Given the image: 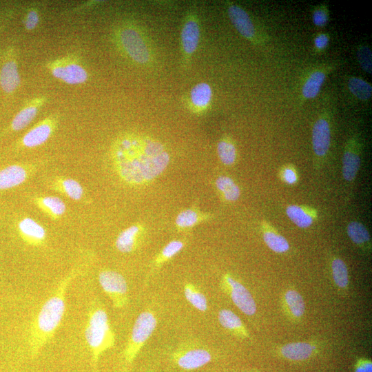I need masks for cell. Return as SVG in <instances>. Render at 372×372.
Wrapping results in <instances>:
<instances>
[{
	"label": "cell",
	"instance_id": "1",
	"mask_svg": "<svg viewBox=\"0 0 372 372\" xmlns=\"http://www.w3.org/2000/svg\"><path fill=\"white\" fill-rule=\"evenodd\" d=\"M111 156L119 177L132 185L152 181L165 171L170 161L162 143L135 134L118 137L112 147Z\"/></svg>",
	"mask_w": 372,
	"mask_h": 372
},
{
	"label": "cell",
	"instance_id": "2",
	"mask_svg": "<svg viewBox=\"0 0 372 372\" xmlns=\"http://www.w3.org/2000/svg\"><path fill=\"white\" fill-rule=\"evenodd\" d=\"M78 273V269H74L61 280L32 319L28 335V344L32 358L36 357L51 340L59 327L65 311L66 291Z\"/></svg>",
	"mask_w": 372,
	"mask_h": 372
},
{
	"label": "cell",
	"instance_id": "3",
	"mask_svg": "<svg viewBox=\"0 0 372 372\" xmlns=\"http://www.w3.org/2000/svg\"><path fill=\"white\" fill-rule=\"evenodd\" d=\"M114 41L120 51L133 63L151 67L155 63V51L146 32L131 22L120 24L114 30Z\"/></svg>",
	"mask_w": 372,
	"mask_h": 372
},
{
	"label": "cell",
	"instance_id": "4",
	"mask_svg": "<svg viewBox=\"0 0 372 372\" xmlns=\"http://www.w3.org/2000/svg\"><path fill=\"white\" fill-rule=\"evenodd\" d=\"M84 334L91 352L92 364L96 369L101 354L115 344V335L107 313L101 304L94 303L90 307Z\"/></svg>",
	"mask_w": 372,
	"mask_h": 372
},
{
	"label": "cell",
	"instance_id": "5",
	"mask_svg": "<svg viewBox=\"0 0 372 372\" xmlns=\"http://www.w3.org/2000/svg\"><path fill=\"white\" fill-rule=\"evenodd\" d=\"M157 325L155 315L150 311L141 312L136 318L123 351L127 364L133 362L141 349L152 336Z\"/></svg>",
	"mask_w": 372,
	"mask_h": 372
},
{
	"label": "cell",
	"instance_id": "6",
	"mask_svg": "<svg viewBox=\"0 0 372 372\" xmlns=\"http://www.w3.org/2000/svg\"><path fill=\"white\" fill-rule=\"evenodd\" d=\"M332 112L324 107L313 123L311 134L312 149L315 168H320L325 161L331 146Z\"/></svg>",
	"mask_w": 372,
	"mask_h": 372
},
{
	"label": "cell",
	"instance_id": "7",
	"mask_svg": "<svg viewBox=\"0 0 372 372\" xmlns=\"http://www.w3.org/2000/svg\"><path fill=\"white\" fill-rule=\"evenodd\" d=\"M200 39V23L195 9H189L183 18L180 44L182 63L186 67L198 50Z\"/></svg>",
	"mask_w": 372,
	"mask_h": 372
},
{
	"label": "cell",
	"instance_id": "8",
	"mask_svg": "<svg viewBox=\"0 0 372 372\" xmlns=\"http://www.w3.org/2000/svg\"><path fill=\"white\" fill-rule=\"evenodd\" d=\"M99 282L114 308L121 309L127 304L128 287L122 274L111 269H103L99 273Z\"/></svg>",
	"mask_w": 372,
	"mask_h": 372
},
{
	"label": "cell",
	"instance_id": "9",
	"mask_svg": "<svg viewBox=\"0 0 372 372\" xmlns=\"http://www.w3.org/2000/svg\"><path fill=\"white\" fill-rule=\"evenodd\" d=\"M48 68L57 79L70 85L81 84L88 79V73L78 59L70 56L48 63Z\"/></svg>",
	"mask_w": 372,
	"mask_h": 372
},
{
	"label": "cell",
	"instance_id": "10",
	"mask_svg": "<svg viewBox=\"0 0 372 372\" xmlns=\"http://www.w3.org/2000/svg\"><path fill=\"white\" fill-rule=\"evenodd\" d=\"M225 7L229 19L237 32L252 45H262L263 39L249 14L240 5L231 1H226Z\"/></svg>",
	"mask_w": 372,
	"mask_h": 372
},
{
	"label": "cell",
	"instance_id": "11",
	"mask_svg": "<svg viewBox=\"0 0 372 372\" xmlns=\"http://www.w3.org/2000/svg\"><path fill=\"white\" fill-rule=\"evenodd\" d=\"M337 65V62L321 63L315 65L307 72L302 81L301 103L317 96L327 77Z\"/></svg>",
	"mask_w": 372,
	"mask_h": 372
},
{
	"label": "cell",
	"instance_id": "12",
	"mask_svg": "<svg viewBox=\"0 0 372 372\" xmlns=\"http://www.w3.org/2000/svg\"><path fill=\"white\" fill-rule=\"evenodd\" d=\"M212 359L207 349L194 345H183L176 349L172 355V361L184 370H195L208 364Z\"/></svg>",
	"mask_w": 372,
	"mask_h": 372
},
{
	"label": "cell",
	"instance_id": "13",
	"mask_svg": "<svg viewBox=\"0 0 372 372\" xmlns=\"http://www.w3.org/2000/svg\"><path fill=\"white\" fill-rule=\"evenodd\" d=\"M362 141L358 133H354L347 140L342 159V173L347 182L355 180L361 164Z\"/></svg>",
	"mask_w": 372,
	"mask_h": 372
},
{
	"label": "cell",
	"instance_id": "14",
	"mask_svg": "<svg viewBox=\"0 0 372 372\" xmlns=\"http://www.w3.org/2000/svg\"><path fill=\"white\" fill-rule=\"evenodd\" d=\"M59 123L57 116L51 115L37 123L19 140V147L31 149L45 143L56 130Z\"/></svg>",
	"mask_w": 372,
	"mask_h": 372
},
{
	"label": "cell",
	"instance_id": "15",
	"mask_svg": "<svg viewBox=\"0 0 372 372\" xmlns=\"http://www.w3.org/2000/svg\"><path fill=\"white\" fill-rule=\"evenodd\" d=\"M223 287L229 294L234 304L245 314L252 316L256 311V304L248 289L230 275L223 279Z\"/></svg>",
	"mask_w": 372,
	"mask_h": 372
},
{
	"label": "cell",
	"instance_id": "16",
	"mask_svg": "<svg viewBox=\"0 0 372 372\" xmlns=\"http://www.w3.org/2000/svg\"><path fill=\"white\" fill-rule=\"evenodd\" d=\"M36 165L14 164L0 169V191L19 186L36 172Z\"/></svg>",
	"mask_w": 372,
	"mask_h": 372
},
{
	"label": "cell",
	"instance_id": "17",
	"mask_svg": "<svg viewBox=\"0 0 372 372\" xmlns=\"http://www.w3.org/2000/svg\"><path fill=\"white\" fill-rule=\"evenodd\" d=\"M213 99V90L207 82H200L190 90L186 97V107L193 114L201 115L210 107Z\"/></svg>",
	"mask_w": 372,
	"mask_h": 372
},
{
	"label": "cell",
	"instance_id": "18",
	"mask_svg": "<svg viewBox=\"0 0 372 372\" xmlns=\"http://www.w3.org/2000/svg\"><path fill=\"white\" fill-rule=\"evenodd\" d=\"M17 231L21 240L28 245L39 247L45 242V228L32 218L21 219L17 224Z\"/></svg>",
	"mask_w": 372,
	"mask_h": 372
},
{
	"label": "cell",
	"instance_id": "19",
	"mask_svg": "<svg viewBox=\"0 0 372 372\" xmlns=\"http://www.w3.org/2000/svg\"><path fill=\"white\" fill-rule=\"evenodd\" d=\"M46 100V97L43 96L30 99L12 119L10 126V130L19 132L26 127L36 117Z\"/></svg>",
	"mask_w": 372,
	"mask_h": 372
},
{
	"label": "cell",
	"instance_id": "20",
	"mask_svg": "<svg viewBox=\"0 0 372 372\" xmlns=\"http://www.w3.org/2000/svg\"><path fill=\"white\" fill-rule=\"evenodd\" d=\"M143 234L144 228L141 225H131L118 235L115 247L121 253H131L138 247Z\"/></svg>",
	"mask_w": 372,
	"mask_h": 372
},
{
	"label": "cell",
	"instance_id": "21",
	"mask_svg": "<svg viewBox=\"0 0 372 372\" xmlns=\"http://www.w3.org/2000/svg\"><path fill=\"white\" fill-rule=\"evenodd\" d=\"M32 203L54 220L60 219L66 211V205L63 200L55 196H36L33 197Z\"/></svg>",
	"mask_w": 372,
	"mask_h": 372
},
{
	"label": "cell",
	"instance_id": "22",
	"mask_svg": "<svg viewBox=\"0 0 372 372\" xmlns=\"http://www.w3.org/2000/svg\"><path fill=\"white\" fill-rule=\"evenodd\" d=\"M48 186L52 190L74 200H80L84 195L82 185L76 180L72 178L54 177L50 180Z\"/></svg>",
	"mask_w": 372,
	"mask_h": 372
},
{
	"label": "cell",
	"instance_id": "23",
	"mask_svg": "<svg viewBox=\"0 0 372 372\" xmlns=\"http://www.w3.org/2000/svg\"><path fill=\"white\" fill-rule=\"evenodd\" d=\"M290 220L300 228L309 227L318 219L317 210L309 206L291 205L286 208Z\"/></svg>",
	"mask_w": 372,
	"mask_h": 372
},
{
	"label": "cell",
	"instance_id": "24",
	"mask_svg": "<svg viewBox=\"0 0 372 372\" xmlns=\"http://www.w3.org/2000/svg\"><path fill=\"white\" fill-rule=\"evenodd\" d=\"M262 238L267 247L276 253L282 254L289 249V244L287 240L266 220H262L261 223Z\"/></svg>",
	"mask_w": 372,
	"mask_h": 372
},
{
	"label": "cell",
	"instance_id": "25",
	"mask_svg": "<svg viewBox=\"0 0 372 372\" xmlns=\"http://www.w3.org/2000/svg\"><path fill=\"white\" fill-rule=\"evenodd\" d=\"M21 83L18 65L15 60H9L2 65L0 71V85L2 90L11 93L15 91Z\"/></svg>",
	"mask_w": 372,
	"mask_h": 372
},
{
	"label": "cell",
	"instance_id": "26",
	"mask_svg": "<svg viewBox=\"0 0 372 372\" xmlns=\"http://www.w3.org/2000/svg\"><path fill=\"white\" fill-rule=\"evenodd\" d=\"M313 349L311 344L307 342H291L281 348V354L290 360H304L311 356Z\"/></svg>",
	"mask_w": 372,
	"mask_h": 372
},
{
	"label": "cell",
	"instance_id": "27",
	"mask_svg": "<svg viewBox=\"0 0 372 372\" xmlns=\"http://www.w3.org/2000/svg\"><path fill=\"white\" fill-rule=\"evenodd\" d=\"M217 154L220 162L226 166L235 164L238 152L232 138L228 136L222 137L217 143Z\"/></svg>",
	"mask_w": 372,
	"mask_h": 372
},
{
	"label": "cell",
	"instance_id": "28",
	"mask_svg": "<svg viewBox=\"0 0 372 372\" xmlns=\"http://www.w3.org/2000/svg\"><path fill=\"white\" fill-rule=\"evenodd\" d=\"M347 233L355 245L365 249L371 245V237L367 228L359 221H351L347 227Z\"/></svg>",
	"mask_w": 372,
	"mask_h": 372
},
{
	"label": "cell",
	"instance_id": "29",
	"mask_svg": "<svg viewBox=\"0 0 372 372\" xmlns=\"http://www.w3.org/2000/svg\"><path fill=\"white\" fill-rule=\"evenodd\" d=\"M218 191L225 201H236L240 196V189L235 181L227 176H218L215 182Z\"/></svg>",
	"mask_w": 372,
	"mask_h": 372
},
{
	"label": "cell",
	"instance_id": "30",
	"mask_svg": "<svg viewBox=\"0 0 372 372\" xmlns=\"http://www.w3.org/2000/svg\"><path fill=\"white\" fill-rule=\"evenodd\" d=\"M185 299L196 309L205 312L207 309V300L204 293L193 283L186 282L184 285Z\"/></svg>",
	"mask_w": 372,
	"mask_h": 372
},
{
	"label": "cell",
	"instance_id": "31",
	"mask_svg": "<svg viewBox=\"0 0 372 372\" xmlns=\"http://www.w3.org/2000/svg\"><path fill=\"white\" fill-rule=\"evenodd\" d=\"M218 321L226 329L242 335L246 334L241 319L231 310L221 309L218 313Z\"/></svg>",
	"mask_w": 372,
	"mask_h": 372
},
{
	"label": "cell",
	"instance_id": "32",
	"mask_svg": "<svg viewBox=\"0 0 372 372\" xmlns=\"http://www.w3.org/2000/svg\"><path fill=\"white\" fill-rule=\"evenodd\" d=\"M347 85L350 92L358 99L366 101L371 98L372 86L365 80L357 76H351L348 79Z\"/></svg>",
	"mask_w": 372,
	"mask_h": 372
},
{
	"label": "cell",
	"instance_id": "33",
	"mask_svg": "<svg viewBox=\"0 0 372 372\" xmlns=\"http://www.w3.org/2000/svg\"><path fill=\"white\" fill-rule=\"evenodd\" d=\"M193 209H187L180 212L176 216L175 223L178 229H184L194 227L195 225L207 218Z\"/></svg>",
	"mask_w": 372,
	"mask_h": 372
},
{
	"label": "cell",
	"instance_id": "34",
	"mask_svg": "<svg viewBox=\"0 0 372 372\" xmlns=\"http://www.w3.org/2000/svg\"><path fill=\"white\" fill-rule=\"evenodd\" d=\"M184 247V242L179 240H172L168 242L156 256L154 259V265L159 267L164 262L168 261L177 254H178Z\"/></svg>",
	"mask_w": 372,
	"mask_h": 372
},
{
	"label": "cell",
	"instance_id": "35",
	"mask_svg": "<svg viewBox=\"0 0 372 372\" xmlns=\"http://www.w3.org/2000/svg\"><path fill=\"white\" fill-rule=\"evenodd\" d=\"M285 301L295 317L302 316L305 311V304L302 296L295 290H289L285 293Z\"/></svg>",
	"mask_w": 372,
	"mask_h": 372
},
{
	"label": "cell",
	"instance_id": "36",
	"mask_svg": "<svg viewBox=\"0 0 372 372\" xmlns=\"http://www.w3.org/2000/svg\"><path fill=\"white\" fill-rule=\"evenodd\" d=\"M332 275L335 283L340 287H345L349 284L348 269L344 262L335 258L331 262Z\"/></svg>",
	"mask_w": 372,
	"mask_h": 372
},
{
	"label": "cell",
	"instance_id": "37",
	"mask_svg": "<svg viewBox=\"0 0 372 372\" xmlns=\"http://www.w3.org/2000/svg\"><path fill=\"white\" fill-rule=\"evenodd\" d=\"M356 56L361 68L368 74H372V53L366 45H360L357 48Z\"/></svg>",
	"mask_w": 372,
	"mask_h": 372
},
{
	"label": "cell",
	"instance_id": "38",
	"mask_svg": "<svg viewBox=\"0 0 372 372\" xmlns=\"http://www.w3.org/2000/svg\"><path fill=\"white\" fill-rule=\"evenodd\" d=\"M329 20V10L325 3L315 7L312 12L313 23L319 28L325 26Z\"/></svg>",
	"mask_w": 372,
	"mask_h": 372
},
{
	"label": "cell",
	"instance_id": "39",
	"mask_svg": "<svg viewBox=\"0 0 372 372\" xmlns=\"http://www.w3.org/2000/svg\"><path fill=\"white\" fill-rule=\"evenodd\" d=\"M280 178L288 185H294L298 180V175L296 167L291 165H285L280 172Z\"/></svg>",
	"mask_w": 372,
	"mask_h": 372
},
{
	"label": "cell",
	"instance_id": "40",
	"mask_svg": "<svg viewBox=\"0 0 372 372\" xmlns=\"http://www.w3.org/2000/svg\"><path fill=\"white\" fill-rule=\"evenodd\" d=\"M330 37L329 34L321 32L318 33L313 39V46L316 52L321 53L328 47Z\"/></svg>",
	"mask_w": 372,
	"mask_h": 372
},
{
	"label": "cell",
	"instance_id": "41",
	"mask_svg": "<svg viewBox=\"0 0 372 372\" xmlns=\"http://www.w3.org/2000/svg\"><path fill=\"white\" fill-rule=\"evenodd\" d=\"M39 21V17L38 12L34 9L30 10L25 16L24 21L25 27L27 30H33L37 27Z\"/></svg>",
	"mask_w": 372,
	"mask_h": 372
},
{
	"label": "cell",
	"instance_id": "42",
	"mask_svg": "<svg viewBox=\"0 0 372 372\" xmlns=\"http://www.w3.org/2000/svg\"><path fill=\"white\" fill-rule=\"evenodd\" d=\"M355 372H372V364L369 360H360L358 362Z\"/></svg>",
	"mask_w": 372,
	"mask_h": 372
}]
</instances>
